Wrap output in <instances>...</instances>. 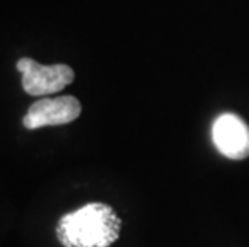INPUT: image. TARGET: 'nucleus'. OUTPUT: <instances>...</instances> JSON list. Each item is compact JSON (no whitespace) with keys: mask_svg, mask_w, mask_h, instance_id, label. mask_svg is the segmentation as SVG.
Returning a JSON list of instances; mask_svg holds the SVG:
<instances>
[{"mask_svg":"<svg viewBox=\"0 0 249 247\" xmlns=\"http://www.w3.org/2000/svg\"><path fill=\"white\" fill-rule=\"evenodd\" d=\"M121 218L113 207L90 202L63 215L56 227V238L63 247H109L119 238Z\"/></svg>","mask_w":249,"mask_h":247,"instance_id":"1","label":"nucleus"},{"mask_svg":"<svg viewBox=\"0 0 249 247\" xmlns=\"http://www.w3.org/2000/svg\"><path fill=\"white\" fill-rule=\"evenodd\" d=\"M17 69L23 74V90L33 97L60 92L74 81V71L66 65L42 66L31 58H21L17 63Z\"/></svg>","mask_w":249,"mask_h":247,"instance_id":"2","label":"nucleus"},{"mask_svg":"<svg viewBox=\"0 0 249 247\" xmlns=\"http://www.w3.org/2000/svg\"><path fill=\"white\" fill-rule=\"evenodd\" d=\"M82 106L74 97L44 98L33 103L23 117V125L28 130H36L50 125H65L81 115Z\"/></svg>","mask_w":249,"mask_h":247,"instance_id":"3","label":"nucleus"},{"mask_svg":"<svg viewBox=\"0 0 249 247\" xmlns=\"http://www.w3.org/2000/svg\"><path fill=\"white\" fill-rule=\"evenodd\" d=\"M213 141L229 159L241 161L249 156V127L236 114L225 113L214 120Z\"/></svg>","mask_w":249,"mask_h":247,"instance_id":"4","label":"nucleus"}]
</instances>
